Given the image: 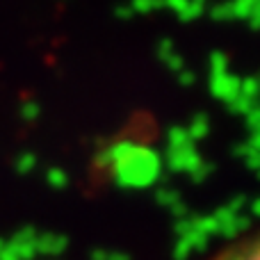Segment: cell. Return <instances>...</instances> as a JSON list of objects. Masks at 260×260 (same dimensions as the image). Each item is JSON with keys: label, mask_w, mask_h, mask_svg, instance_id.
I'll return each instance as SVG.
<instances>
[{"label": "cell", "mask_w": 260, "mask_h": 260, "mask_svg": "<svg viewBox=\"0 0 260 260\" xmlns=\"http://www.w3.org/2000/svg\"><path fill=\"white\" fill-rule=\"evenodd\" d=\"M210 94L215 96V99L229 103V101H233L235 96L240 94V80L235 76H229V73L210 78Z\"/></svg>", "instance_id": "obj_6"}, {"label": "cell", "mask_w": 260, "mask_h": 260, "mask_svg": "<svg viewBox=\"0 0 260 260\" xmlns=\"http://www.w3.org/2000/svg\"><path fill=\"white\" fill-rule=\"evenodd\" d=\"M155 201L160 203L162 208H167V210H174L178 203H183V197H180V192L174 187H157Z\"/></svg>", "instance_id": "obj_11"}, {"label": "cell", "mask_w": 260, "mask_h": 260, "mask_svg": "<svg viewBox=\"0 0 260 260\" xmlns=\"http://www.w3.org/2000/svg\"><path fill=\"white\" fill-rule=\"evenodd\" d=\"M96 167H105L112 171L114 183L121 187L144 189L157 180L162 171V160L153 148L130 142V139H121L96 157Z\"/></svg>", "instance_id": "obj_1"}, {"label": "cell", "mask_w": 260, "mask_h": 260, "mask_svg": "<svg viewBox=\"0 0 260 260\" xmlns=\"http://www.w3.org/2000/svg\"><path fill=\"white\" fill-rule=\"evenodd\" d=\"M108 260H130L126 251H108Z\"/></svg>", "instance_id": "obj_21"}, {"label": "cell", "mask_w": 260, "mask_h": 260, "mask_svg": "<svg viewBox=\"0 0 260 260\" xmlns=\"http://www.w3.org/2000/svg\"><path fill=\"white\" fill-rule=\"evenodd\" d=\"M91 260H108V249H94L91 251Z\"/></svg>", "instance_id": "obj_22"}, {"label": "cell", "mask_w": 260, "mask_h": 260, "mask_svg": "<svg viewBox=\"0 0 260 260\" xmlns=\"http://www.w3.org/2000/svg\"><path fill=\"white\" fill-rule=\"evenodd\" d=\"M229 108L233 110V112H238V114H242V112H247L249 108H251V101H247L244 96H235L233 101H229Z\"/></svg>", "instance_id": "obj_17"}, {"label": "cell", "mask_w": 260, "mask_h": 260, "mask_svg": "<svg viewBox=\"0 0 260 260\" xmlns=\"http://www.w3.org/2000/svg\"><path fill=\"white\" fill-rule=\"evenodd\" d=\"M192 224H194V231L206 235L208 240H210L212 235H219V226H217L212 215H192Z\"/></svg>", "instance_id": "obj_10"}, {"label": "cell", "mask_w": 260, "mask_h": 260, "mask_svg": "<svg viewBox=\"0 0 260 260\" xmlns=\"http://www.w3.org/2000/svg\"><path fill=\"white\" fill-rule=\"evenodd\" d=\"M226 67H229V57H226L221 50H212L210 57H208V71H210V78L226 73Z\"/></svg>", "instance_id": "obj_13"}, {"label": "cell", "mask_w": 260, "mask_h": 260, "mask_svg": "<svg viewBox=\"0 0 260 260\" xmlns=\"http://www.w3.org/2000/svg\"><path fill=\"white\" fill-rule=\"evenodd\" d=\"M174 231H176V235H178V238H183V235L192 233V231H194V224H192V215H189V217H185V219H178V221H176Z\"/></svg>", "instance_id": "obj_18"}, {"label": "cell", "mask_w": 260, "mask_h": 260, "mask_svg": "<svg viewBox=\"0 0 260 260\" xmlns=\"http://www.w3.org/2000/svg\"><path fill=\"white\" fill-rule=\"evenodd\" d=\"M39 114H41V105L37 103V101H25V103L18 108V117H21V121H25V123L37 121Z\"/></svg>", "instance_id": "obj_15"}, {"label": "cell", "mask_w": 260, "mask_h": 260, "mask_svg": "<svg viewBox=\"0 0 260 260\" xmlns=\"http://www.w3.org/2000/svg\"><path fill=\"white\" fill-rule=\"evenodd\" d=\"M212 171H215L212 162H206V160H203L201 165H199L197 169H194L192 174H189V180H192V183H203V180H206L208 176H212Z\"/></svg>", "instance_id": "obj_16"}, {"label": "cell", "mask_w": 260, "mask_h": 260, "mask_svg": "<svg viewBox=\"0 0 260 260\" xmlns=\"http://www.w3.org/2000/svg\"><path fill=\"white\" fill-rule=\"evenodd\" d=\"M176 76H178V85H183V87H192L194 82H197V73L189 71V69H183V71H178Z\"/></svg>", "instance_id": "obj_19"}, {"label": "cell", "mask_w": 260, "mask_h": 260, "mask_svg": "<svg viewBox=\"0 0 260 260\" xmlns=\"http://www.w3.org/2000/svg\"><path fill=\"white\" fill-rule=\"evenodd\" d=\"M253 212H256V215H258V217H260V201H258V203H256V206H253Z\"/></svg>", "instance_id": "obj_23"}, {"label": "cell", "mask_w": 260, "mask_h": 260, "mask_svg": "<svg viewBox=\"0 0 260 260\" xmlns=\"http://www.w3.org/2000/svg\"><path fill=\"white\" fill-rule=\"evenodd\" d=\"M155 53H157V57L162 59V64H165L167 69H171V71L178 73L185 69V59L178 55V50H176V46L171 39H162L160 44H157Z\"/></svg>", "instance_id": "obj_7"}, {"label": "cell", "mask_w": 260, "mask_h": 260, "mask_svg": "<svg viewBox=\"0 0 260 260\" xmlns=\"http://www.w3.org/2000/svg\"><path fill=\"white\" fill-rule=\"evenodd\" d=\"M165 162H167V167H169V171H174V174L189 176L203 162V157L197 148L189 146V148H178V151H167Z\"/></svg>", "instance_id": "obj_2"}, {"label": "cell", "mask_w": 260, "mask_h": 260, "mask_svg": "<svg viewBox=\"0 0 260 260\" xmlns=\"http://www.w3.org/2000/svg\"><path fill=\"white\" fill-rule=\"evenodd\" d=\"M0 260H21L18 253H16V249L9 244V240H7V244H5V249L0 251Z\"/></svg>", "instance_id": "obj_20"}, {"label": "cell", "mask_w": 260, "mask_h": 260, "mask_svg": "<svg viewBox=\"0 0 260 260\" xmlns=\"http://www.w3.org/2000/svg\"><path fill=\"white\" fill-rule=\"evenodd\" d=\"M46 183H48L53 189H67L69 185H71V178H69V174L64 169L50 167V169L46 171Z\"/></svg>", "instance_id": "obj_12"}, {"label": "cell", "mask_w": 260, "mask_h": 260, "mask_svg": "<svg viewBox=\"0 0 260 260\" xmlns=\"http://www.w3.org/2000/svg\"><path fill=\"white\" fill-rule=\"evenodd\" d=\"M69 247V238L62 233H39L37 235V242H35V249H37V256H59L64 253Z\"/></svg>", "instance_id": "obj_5"}, {"label": "cell", "mask_w": 260, "mask_h": 260, "mask_svg": "<svg viewBox=\"0 0 260 260\" xmlns=\"http://www.w3.org/2000/svg\"><path fill=\"white\" fill-rule=\"evenodd\" d=\"M14 169H16L18 176H30L37 169V155L35 153H21L14 162Z\"/></svg>", "instance_id": "obj_14"}, {"label": "cell", "mask_w": 260, "mask_h": 260, "mask_svg": "<svg viewBox=\"0 0 260 260\" xmlns=\"http://www.w3.org/2000/svg\"><path fill=\"white\" fill-rule=\"evenodd\" d=\"M5 244H7V240H5V238H0V251H3V249H5Z\"/></svg>", "instance_id": "obj_24"}, {"label": "cell", "mask_w": 260, "mask_h": 260, "mask_svg": "<svg viewBox=\"0 0 260 260\" xmlns=\"http://www.w3.org/2000/svg\"><path fill=\"white\" fill-rule=\"evenodd\" d=\"M185 130H187L189 139L197 144V142H201V139H206L208 135H210V119H208L206 114H194V117L189 119V123L185 126Z\"/></svg>", "instance_id": "obj_8"}, {"label": "cell", "mask_w": 260, "mask_h": 260, "mask_svg": "<svg viewBox=\"0 0 260 260\" xmlns=\"http://www.w3.org/2000/svg\"><path fill=\"white\" fill-rule=\"evenodd\" d=\"M208 242H210V240H208L206 235L192 231V233H187V235H183V238L176 240L174 251H171V258L174 260H187L192 253H201L203 249L208 247Z\"/></svg>", "instance_id": "obj_4"}, {"label": "cell", "mask_w": 260, "mask_h": 260, "mask_svg": "<svg viewBox=\"0 0 260 260\" xmlns=\"http://www.w3.org/2000/svg\"><path fill=\"white\" fill-rule=\"evenodd\" d=\"M194 142L189 139L185 126H171L167 130V151H178V148H189Z\"/></svg>", "instance_id": "obj_9"}, {"label": "cell", "mask_w": 260, "mask_h": 260, "mask_svg": "<svg viewBox=\"0 0 260 260\" xmlns=\"http://www.w3.org/2000/svg\"><path fill=\"white\" fill-rule=\"evenodd\" d=\"M215 260H260V233L235 242L233 247L221 251Z\"/></svg>", "instance_id": "obj_3"}]
</instances>
